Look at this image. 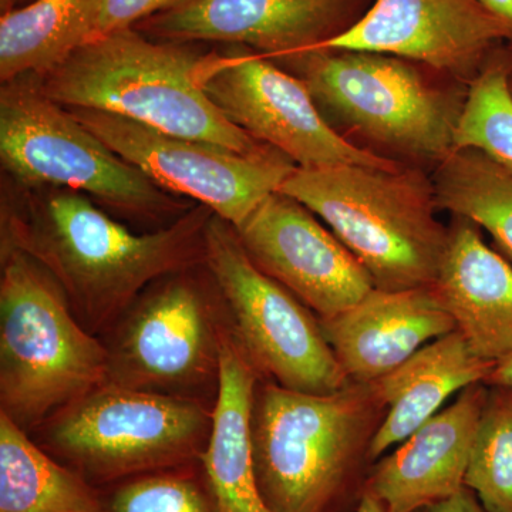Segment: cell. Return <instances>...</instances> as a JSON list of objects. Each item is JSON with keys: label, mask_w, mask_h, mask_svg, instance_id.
Masks as SVG:
<instances>
[{"label": "cell", "mask_w": 512, "mask_h": 512, "mask_svg": "<svg viewBox=\"0 0 512 512\" xmlns=\"http://www.w3.org/2000/svg\"><path fill=\"white\" fill-rule=\"evenodd\" d=\"M212 215L198 204L168 227L137 234L80 192L12 181L2 194L0 245L43 266L101 336L153 282L205 264Z\"/></svg>", "instance_id": "6da1fadb"}, {"label": "cell", "mask_w": 512, "mask_h": 512, "mask_svg": "<svg viewBox=\"0 0 512 512\" xmlns=\"http://www.w3.org/2000/svg\"><path fill=\"white\" fill-rule=\"evenodd\" d=\"M185 45L154 42L140 30L124 29L90 40L55 69L30 79L66 109L106 111L244 154L269 147L208 99L198 79L207 55Z\"/></svg>", "instance_id": "7a4b0ae2"}, {"label": "cell", "mask_w": 512, "mask_h": 512, "mask_svg": "<svg viewBox=\"0 0 512 512\" xmlns=\"http://www.w3.org/2000/svg\"><path fill=\"white\" fill-rule=\"evenodd\" d=\"M279 192L325 222L365 266L377 289L433 285L450 229L437 218L433 180L419 168H298Z\"/></svg>", "instance_id": "3957f363"}, {"label": "cell", "mask_w": 512, "mask_h": 512, "mask_svg": "<svg viewBox=\"0 0 512 512\" xmlns=\"http://www.w3.org/2000/svg\"><path fill=\"white\" fill-rule=\"evenodd\" d=\"M0 413L28 433L106 380L103 340L55 279L0 245Z\"/></svg>", "instance_id": "277c9868"}, {"label": "cell", "mask_w": 512, "mask_h": 512, "mask_svg": "<svg viewBox=\"0 0 512 512\" xmlns=\"http://www.w3.org/2000/svg\"><path fill=\"white\" fill-rule=\"evenodd\" d=\"M272 60L306 84L335 130L423 163L440 164L456 150L466 94L439 86L417 63L320 46Z\"/></svg>", "instance_id": "5b68a950"}, {"label": "cell", "mask_w": 512, "mask_h": 512, "mask_svg": "<svg viewBox=\"0 0 512 512\" xmlns=\"http://www.w3.org/2000/svg\"><path fill=\"white\" fill-rule=\"evenodd\" d=\"M231 336L207 266L174 272L144 289L100 336L107 353L104 383L214 407Z\"/></svg>", "instance_id": "8992f818"}, {"label": "cell", "mask_w": 512, "mask_h": 512, "mask_svg": "<svg viewBox=\"0 0 512 512\" xmlns=\"http://www.w3.org/2000/svg\"><path fill=\"white\" fill-rule=\"evenodd\" d=\"M0 161L15 183L80 192L120 217L158 229L192 208L114 153L30 77L0 90Z\"/></svg>", "instance_id": "52a82bcc"}, {"label": "cell", "mask_w": 512, "mask_h": 512, "mask_svg": "<svg viewBox=\"0 0 512 512\" xmlns=\"http://www.w3.org/2000/svg\"><path fill=\"white\" fill-rule=\"evenodd\" d=\"M212 409L104 383L30 436L86 480H121L200 460L211 436Z\"/></svg>", "instance_id": "ba28073f"}, {"label": "cell", "mask_w": 512, "mask_h": 512, "mask_svg": "<svg viewBox=\"0 0 512 512\" xmlns=\"http://www.w3.org/2000/svg\"><path fill=\"white\" fill-rule=\"evenodd\" d=\"M372 387L311 394L266 382L256 389L252 447L256 477L275 512H322L365 444Z\"/></svg>", "instance_id": "9c48e42d"}, {"label": "cell", "mask_w": 512, "mask_h": 512, "mask_svg": "<svg viewBox=\"0 0 512 512\" xmlns=\"http://www.w3.org/2000/svg\"><path fill=\"white\" fill-rule=\"evenodd\" d=\"M205 266L221 293L232 338L259 375L302 393L333 394L349 386L320 319L251 261L237 229L217 215L205 232Z\"/></svg>", "instance_id": "30bf717a"}, {"label": "cell", "mask_w": 512, "mask_h": 512, "mask_svg": "<svg viewBox=\"0 0 512 512\" xmlns=\"http://www.w3.org/2000/svg\"><path fill=\"white\" fill-rule=\"evenodd\" d=\"M67 110L165 191L205 205L235 228L298 170L291 158L272 147L244 154L171 136L106 111Z\"/></svg>", "instance_id": "8fae6325"}, {"label": "cell", "mask_w": 512, "mask_h": 512, "mask_svg": "<svg viewBox=\"0 0 512 512\" xmlns=\"http://www.w3.org/2000/svg\"><path fill=\"white\" fill-rule=\"evenodd\" d=\"M198 79L232 124L281 151L298 168L402 165L350 143L320 113L306 84L269 57L244 49L208 53Z\"/></svg>", "instance_id": "7c38bea8"}, {"label": "cell", "mask_w": 512, "mask_h": 512, "mask_svg": "<svg viewBox=\"0 0 512 512\" xmlns=\"http://www.w3.org/2000/svg\"><path fill=\"white\" fill-rule=\"evenodd\" d=\"M505 43L511 23L481 0H375L320 47L396 56L471 82Z\"/></svg>", "instance_id": "4fadbf2b"}, {"label": "cell", "mask_w": 512, "mask_h": 512, "mask_svg": "<svg viewBox=\"0 0 512 512\" xmlns=\"http://www.w3.org/2000/svg\"><path fill=\"white\" fill-rule=\"evenodd\" d=\"M235 229L251 261L320 319L348 311L376 288L349 248L284 192L269 195Z\"/></svg>", "instance_id": "5bb4252c"}, {"label": "cell", "mask_w": 512, "mask_h": 512, "mask_svg": "<svg viewBox=\"0 0 512 512\" xmlns=\"http://www.w3.org/2000/svg\"><path fill=\"white\" fill-rule=\"evenodd\" d=\"M362 0H191L137 30L167 42H224L278 59L323 45L356 22Z\"/></svg>", "instance_id": "9a60e30c"}, {"label": "cell", "mask_w": 512, "mask_h": 512, "mask_svg": "<svg viewBox=\"0 0 512 512\" xmlns=\"http://www.w3.org/2000/svg\"><path fill=\"white\" fill-rule=\"evenodd\" d=\"M487 394L484 383L463 390L380 460L367 493L389 512H421L463 491Z\"/></svg>", "instance_id": "2e32d148"}, {"label": "cell", "mask_w": 512, "mask_h": 512, "mask_svg": "<svg viewBox=\"0 0 512 512\" xmlns=\"http://www.w3.org/2000/svg\"><path fill=\"white\" fill-rule=\"evenodd\" d=\"M326 340L349 380L370 386L414 353L456 330L431 288L383 291L335 318L320 319Z\"/></svg>", "instance_id": "e0dca14e"}, {"label": "cell", "mask_w": 512, "mask_h": 512, "mask_svg": "<svg viewBox=\"0 0 512 512\" xmlns=\"http://www.w3.org/2000/svg\"><path fill=\"white\" fill-rule=\"evenodd\" d=\"M431 291L468 346L485 362L512 353V266L485 244L477 225L457 218Z\"/></svg>", "instance_id": "ac0fdd59"}, {"label": "cell", "mask_w": 512, "mask_h": 512, "mask_svg": "<svg viewBox=\"0 0 512 512\" xmlns=\"http://www.w3.org/2000/svg\"><path fill=\"white\" fill-rule=\"evenodd\" d=\"M495 363L471 350L460 332L448 333L414 353L402 366L370 384L386 416L367 443V457H382L419 430L456 393L484 383Z\"/></svg>", "instance_id": "d6986e66"}, {"label": "cell", "mask_w": 512, "mask_h": 512, "mask_svg": "<svg viewBox=\"0 0 512 512\" xmlns=\"http://www.w3.org/2000/svg\"><path fill=\"white\" fill-rule=\"evenodd\" d=\"M261 377L231 336L222 352L210 440L198 460L218 512H275L259 488L252 447V413Z\"/></svg>", "instance_id": "ffe728a7"}, {"label": "cell", "mask_w": 512, "mask_h": 512, "mask_svg": "<svg viewBox=\"0 0 512 512\" xmlns=\"http://www.w3.org/2000/svg\"><path fill=\"white\" fill-rule=\"evenodd\" d=\"M103 0H33L0 19V80L55 69L93 37Z\"/></svg>", "instance_id": "44dd1931"}, {"label": "cell", "mask_w": 512, "mask_h": 512, "mask_svg": "<svg viewBox=\"0 0 512 512\" xmlns=\"http://www.w3.org/2000/svg\"><path fill=\"white\" fill-rule=\"evenodd\" d=\"M86 478L0 413V512H100Z\"/></svg>", "instance_id": "7402d4cb"}, {"label": "cell", "mask_w": 512, "mask_h": 512, "mask_svg": "<svg viewBox=\"0 0 512 512\" xmlns=\"http://www.w3.org/2000/svg\"><path fill=\"white\" fill-rule=\"evenodd\" d=\"M439 210L484 228L512 261V171L473 148H458L437 164Z\"/></svg>", "instance_id": "603a6c76"}, {"label": "cell", "mask_w": 512, "mask_h": 512, "mask_svg": "<svg viewBox=\"0 0 512 512\" xmlns=\"http://www.w3.org/2000/svg\"><path fill=\"white\" fill-rule=\"evenodd\" d=\"M512 47L501 46L471 80L454 146L473 148L512 171Z\"/></svg>", "instance_id": "cb8c5ba5"}, {"label": "cell", "mask_w": 512, "mask_h": 512, "mask_svg": "<svg viewBox=\"0 0 512 512\" xmlns=\"http://www.w3.org/2000/svg\"><path fill=\"white\" fill-rule=\"evenodd\" d=\"M488 387V386H487ZM466 488L487 512H512V389L488 390Z\"/></svg>", "instance_id": "d4e9b609"}, {"label": "cell", "mask_w": 512, "mask_h": 512, "mask_svg": "<svg viewBox=\"0 0 512 512\" xmlns=\"http://www.w3.org/2000/svg\"><path fill=\"white\" fill-rule=\"evenodd\" d=\"M175 468L141 474L117 485L101 500L100 512H218L208 485L202 487Z\"/></svg>", "instance_id": "484cf974"}, {"label": "cell", "mask_w": 512, "mask_h": 512, "mask_svg": "<svg viewBox=\"0 0 512 512\" xmlns=\"http://www.w3.org/2000/svg\"><path fill=\"white\" fill-rule=\"evenodd\" d=\"M191 0H103L93 39L131 29L151 16L185 5Z\"/></svg>", "instance_id": "4316f807"}, {"label": "cell", "mask_w": 512, "mask_h": 512, "mask_svg": "<svg viewBox=\"0 0 512 512\" xmlns=\"http://www.w3.org/2000/svg\"><path fill=\"white\" fill-rule=\"evenodd\" d=\"M421 512H487L484 510L483 505L477 500L476 495L471 493L470 490L464 488L463 491L448 498V500L441 501L431 505Z\"/></svg>", "instance_id": "83f0119b"}, {"label": "cell", "mask_w": 512, "mask_h": 512, "mask_svg": "<svg viewBox=\"0 0 512 512\" xmlns=\"http://www.w3.org/2000/svg\"><path fill=\"white\" fill-rule=\"evenodd\" d=\"M488 387H507L512 389V353L495 363L493 370L484 382Z\"/></svg>", "instance_id": "f1b7e54d"}, {"label": "cell", "mask_w": 512, "mask_h": 512, "mask_svg": "<svg viewBox=\"0 0 512 512\" xmlns=\"http://www.w3.org/2000/svg\"><path fill=\"white\" fill-rule=\"evenodd\" d=\"M495 15L507 20L512 25V0H481Z\"/></svg>", "instance_id": "f546056e"}, {"label": "cell", "mask_w": 512, "mask_h": 512, "mask_svg": "<svg viewBox=\"0 0 512 512\" xmlns=\"http://www.w3.org/2000/svg\"><path fill=\"white\" fill-rule=\"evenodd\" d=\"M355 512H389L384 507L382 501L376 498L375 495L366 493L363 494L362 500H360L359 507Z\"/></svg>", "instance_id": "4dcf8cb0"}, {"label": "cell", "mask_w": 512, "mask_h": 512, "mask_svg": "<svg viewBox=\"0 0 512 512\" xmlns=\"http://www.w3.org/2000/svg\"><path fill=\"white\" fill-rule=\"evenodd\" d=\"M30 2H33V0H0V10H2V15H5V13L12 12V10L23 8Z\"/></svg>", "instance_id": "1f68e13d"}, {"label": "cell", "mask_w": 512, "mask_h": 512, "mask_svg": "<svg viewBox=\"0 0 512 512\" xmlns=\"http://www.w3.org/2000/svg\"><path fill=\"white\" fill-rule=\"evenodd\" d=\"M510 90H511V93H512V76L510 77Z\"/></svg>", "instance_id": "d6a6232c"}, {"label": "cell", "mask_w": 512, "mask_h": 512, "mask_svg": "<svg viewBox=\"0 0 512 512\" xmlns=\"http://www.w3.org/2000/svg\"><path fill=\"white\" fill-rule=\"evenodd\" d=\"M511 47H512V45H511Z\"/></svg>", "instance_id": "836d02e7"}]
</instances>
